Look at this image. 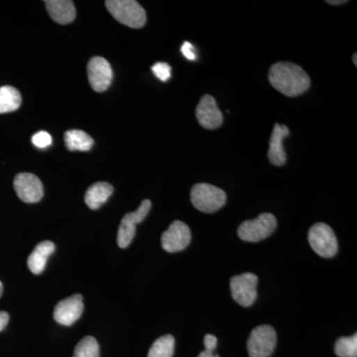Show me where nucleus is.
I'll list each match as a JSON object with an SVG mask.
<instances>
[{
    "label": "nucleus",
    "instance_id": "1",
    "mask_svg": "<svg viewBox=\"0 0 357 357\" xmlns=\"http://www.w3.org/2000/svg\"><path fill=\"white\" fill-rule=\"evenodd\" d=\"M269 82L284 96H298L306 93L311 79L300 66L290 62H278L269 70Z\"/></svg>",
    "mask_w": 357,
    "mask_h": 357
},
{
    "label": "nucleus",
    "instance_id": "2",
    "mask_svg": "<svg viewBox=\"0 0 357 357\" xmlns=\"http://www.w3.org/2000/svg\"><path fill=\"white\" fill-rule=\"evenodd\" d=\"M105 6L110 14L121 24L138 29L146 23L144 8L134 0H107Z\"/></svg>",
    "mask_w": 357,
    "mask_h": 357
},
{
    "label": "nucleus",
    "instance_id": "3",
    "mask_svg": "<svg viewBox=\"0 0 357 357\" xmlns=\"http://www.w3.org/2000/svg\"><path fill=\"white\" fill-rule=\"evenodd\" d=\"M191 202L202 213H213L227 203V194L215 185L202 183L192 188Z\"/></svg>",
    "mask_w": 357,
    "mask_h": 357
},
{
    "label": "nucleus",
    "instance_id": "4",
    "mask_svg": "<svg viewBox=\"0 0 357 357\" xmlns=\"http://www.w3.org/2000/svg\"><path fill=\"white\" fill-rule=\"evenodd\" d=\"M277 227V220L270 213H261L255 220H245L239 225L237 234L246 243H259L273 234Z\"/></svg>",
    "mask_w": 357,
    "mask_h": 357
},
{
    "label": "nucleus",
    "instance_id": "5",
    "mask_svg": "<svg viewBox=\"0 0 357 357\" xmlns=\"http://www.w3.org/2000/svg\"><path fill=\"white\" fill-rule=\"evenodd\" d=\"M310 245L317 255L324 258H332L338 250L337 239L330 225L324 222L312 225L307 234Z\"/></svg>",
    "mask_w": 357,
    "mask_h": 357
},
{
    "label": "nucleus",
    "instance_id": "6",
    "mask_svg": "<svg viewBox=\"0 0 357 357\" xmlns=\"http://www.w3.org/2000/svg\"><path fill=\"white\" fill-rule=\"evenodd\" d=\"M277 344V335L273 326L262 325L251 332L248 342L249 357H269Z\"/></svg>",
    "mask_w": 357,
    "mask_h": 357
},
{
    "label": "nucleus",
    "instance_id": "7",
    "mask_svg": "<svg viewBox=\"0 0 357 357\" xmlns=\"http://www.w3.org/2000/svg\"><path fill=\"white\" fill-rule=\"evenodd\" d=\"M258 277L253 273H243L232 277L230 292L232 299L241 307H250L257 298Z\"/></svg>",
    "mask_w": 357,
    "mask_h": 357
},
{
    "label": "nucleus",
    "instance_id": "8",
    "mask_svg": "<svg viewBox=\"0 0 357 357\" xmlns=\"http://www.w3.org/2000/svg\"><path fill=\"white\" fill-rule=\"evenodd\" d=\"M151 202L144 199L139 208L133 213H126L122 218L117 234V244L119 248H126L132 243L136 234V225L142 222L151 210Z\"/></svg>",
    "mask_w": 357,
    "mask_h": 357
},
{
    "label": "nucleus",
    "instance_id": "9",
    "mask_svg": "<svg viewBox=\"0 0 357 357\" xmlns=\"http://www.w3.org/2000/svg\"><path fill=\"white\" fill-rule=\"evenodd\" d=\"M13 185L18 198L24 203H38L43 198V184L34 174H18L14 178Z\"/></svg>",
    "mask_w": 357,
    "mask_h": 357
},
{
    "label": "nucleus",
    "instance_id": "10",
    "mask_svg": "<svg viewBox=\"0 0 357 357\" xmlns=\"http://www.w3.org/2000/svg\"><path fill=\"white\" fill-rule=\"evenodd\" d=\"M191 241V229L181 220H175L171 223L169 229L163 232L161 237L162 248L170 253L184 250Z\"/></svg>",
    "mask_w": 357,
    "mask_h": 357
},
{
    "label": "nucleus",
    "instance_id": "11",
    "mask_svg": "<svg viewBox=\"0 0 357 357\" xmlns=\"http://www.w3.org/2000/svg\"><path fill=\"white\" fill-rule=\"evenodd\" d=\"M84 312L83 296H70L59 302L54 310V319L63 326H72L81 318Z\"/></svg>",
    "mask_w": 357,
    "mask_h": 357
},
{
    "label": "nucleus",
    "instance_id": "12",
    "mask_svg": "<svg viewBox=\"0 0 357 357\" xmlns=\"http://www.w3.org/2000/svg\"><path fill=\"white\" fill-rule=\"evenodd\" d=\"M112 74L110 64L102 57H93L88 64V77L93 91L98 93L107 91L112 84Z\"/></svg>",
    "mask_w": 357,
    "mask_h": 357
},
{
    "label": "nucleus",
    "instance_id": "13",
    "mask_svg": "<svg viewBox=\"0 0 357 357\" xmlns=\"http://www.w3.org/2000/svg\"><path fill=\"white\" fill-rule=\"evenodd\" d=\"M196 116L199 126L208 130L220 128L223 121L222 112L218 109L215 98L210 95L204 96L199 100Z\"/></svg>",
    "mask_w": 357,
    "mask_h": 357
},
{
    "label": "nucleus",
    "instance_id": "14",
    "mask_svg": "<svg viewBox=\"0 0 357 357\" xmlns=\"http://www.w3.org/2000/svg\"><path fill=\"white\" fill-rule=\"evenodd\" d=\"M290 134V129L286 126L276 123L274 126L273 132L270 138L268 158L272 165L280 167L285 165L287 161V155L284 150L283 140Z\"/></svg>",
    "mask_w": 357,
    "mask_h": 357
},
{
    "label": "nucleus",
    "instance_id": "15",
    "mask_svg": "<svg viewBox=\"0 0 357 357\" xmlns=\"http://www.w3.org/2000/svg\"><path fill=\"white\" fill-rule=\"evenodd\" d=\"M44 3L52 20L59 24H70L76 18V7L70 0H46Z\"/></svg>",
    "mask_w": 357,
    "mask_h": 357
},
{
    "label": "nucleus",
    "instance_id": "16",
    "mask_svg": "<svg viewBox=\"0 0 357 357\" xmlns=\"http://www.w3.org/2000/svg\"><path fill=\"white\" fill-rule=\"evenodd\" d=\"M55 251V244L52 241H42L28 257L27 264L33 274L39 275L44 271L48 258Z\"/></svg>",
    "mask_w": 357,
    "mask_h": 357
},
{
    "label": "nucleus",
    "instance_id": "17",
    "mask_svg": "<svg viewBox=\"0 0 357 357\" xmlns=\"http://www.w3.org/2000/svg\"><path fill=\"white\" fill-rule=\"evenodd\" d=\"M114 192V187L107 182H98L91 185L84 195V202L91 210H98Z\"/></svg>",
    "mask_w": 357,
    "mask_h": 357
},
{
    "label": "nucleus",
    "instance_id": "18",
    "mask_svg": "<svg viewBox=\"0 0 357 357\" xmlns=\"http://www.w3.org/2000/svg\"><path fill=\"white\" fill-rule=\"evenodd\" d=\"M65 143L70 151H89L95 142L84 131L73 129L65 133Z\"/></svg>",
    "mask_w": 357,
    "mask_h": 357
},
{
    "label": "nucleus",
    "instance_id": "19",
    "mask_svg": "<svg viewBox=\"0 0 357 357\" xmlns=\"http://www.w3.org/2000/svg\"><path fill=\"white\" fill-rule=\"evenodd\" d=\"M22 98L18 89L10 86L0 88V114L15 112L20 109Z\"/></svg>",
    "mask_w": 357,
    "mask_h": 357
},
{
    "label": "nucleus",
    "instance_id": "20",
    "mask_svg": "<svg viewBox=\"0 0 357 357\" xmlns=\"http://www.w3.org/2000/svg\"><path fill=\"white\" fill-rule=\"evenodd\" d=\"M175 349V338L167 335L159 337L150 347L148 357H173Z\"/></svg>",
    "mask_w": 357,
    "mask_h": 357
},
{
    "label": "nucleus",
    "instance_id": "21",
    "mask_svg": "<svg viewBox=\"0 0 357 357\" xmlns=\"http://www.w3.org/2000/svg\"><path fill=\"white\" fill-rule=\"evenodd\" d=\"M73 357H100V345L93 337H84L75 349Z\"/></svg>",
    "mask_w": 357,
    "mask_h": 357
},
{
    "label": "nucleus",
    "instance_id": "22",
    "mask_svg": "<svg viewBox=\"0 0 357 357\" xmlns=\"http://www.w3.org/2000/svg\"><path fill=\"white\" fill-rule=\"evenodd\" d=\"M335 354L338 357H357V335L338 338L335 342Z\"/></svg>",
    "mask_w": 357,
    "mask_h": 357
},
{
    "label": "nucleus",
    "instance_id": "23",
    "mask_svg": "<svg viewBox=\"0 0 357 357\" xmlns=\"http://www.w3.org/2000/svg\"><path fill=\"white\" fill-rule=\"evenodd\" d=\"M171 67L167 63L159 62L153 65L152 72L161 82H167L171 77Z\"/></svg>",
    "mask_w": 357,
    "mask_h": 357
},
{
    "label": "nucleus",
    "instance_id": "24",
    "mask_svg": "<svg viewBox=\"0 0 357 357\" xmlns=\"http://www.w3.org/2000/svg\"><path fill=\"white\" fill-rule=\"evenodd\" d=\"M32 143L37 148H46L52 144V136L46 131H39L32 137Z\"/></svg>",
    "mask_w": 357,
    "mask_h": 357
},
{
    "label": "nucleus",
    "instance_id": "25",
    "mask_svg": "<svg viewBox=\"0 0 357 357\" xmlns=\"http://www.w3.org/2000/svg\"><path fill=\"white\" fill-rule=\"evenodd\" d=\"M183 55L189 61H195L197 59L196 49L190 42H185L181 48Z\"/></svg>",
    "mask_w": 357,
    "mask_h": 357
},
{
    "label": "nucleus",
    "instance_id": "26",
    "mask_svg": "<svg viewBox=\"0 0 357 357\" xmlns=\"http://www.w3.org/2000/svg\"><path fill=\"white\" fill-rule=\"evenodd\" d=\"M204 344L206 351H213L218 345V338L213 335H206L204 338Z\"/></svg>",
    "mask_w": 357,
    "mask_h": 357
},
{
    "label": "nucleus",
    "instance_id": "27",
    "mask_svg": "<svg viewBox=\"0 0 357 357\" xmlns=\"http://www.w3.org/2000/svg\"><path fill=\"white\" fill-rule=\"evenodd\" d=\"M9 321V314L6 312H0V332L6 328Z\"/></svg>",
    "mask_w": 357,
    "mask_h": 357
},
{
    "label": "nucleus",
    "instance_id": "28",
    "mask_svg": "<svg viewBox=\"0 0 357 357\" xmlns=\"http://www.w3.org/2000/svg\"><path fill=\"white\" fill-rule=\"evenodd\" d=\"M199 357H220L217 354H213V351H204L199 354Z\"/></svg>",
    "mask_w": 357,
    "mask_h": 357
},
{
    "label": "nucleus",
    "instance_id": "29",
    "mask_svg": "<svg viewBox=\"0 0 357 357\" xmlns=\"http://www.w3.org/2000/svg\"><path fill=\"white\" fill-rule=\"evenodd\" d=\"M328 3H330L331 6H340V4L347 3V1H344V0H337V1H333V0H328Z\"/></svg>",
    "mask_w": 357,
    "mask_h": 357
},
{
    "label": "nucleus",
    "instance_id": "30",
    "mask_svg": "<svg viewBox=\"0 0 357 357\" xmlns=\"http://www.w3.org/2000/svg\"><path fill=\"white\" fill-rule=\"evenodd\" d=\"M2 293H3V285H2L1 282H0V297H1Z\"/></svg>",
    "mask_w": 357,
    "mask_h": 357
},
{
    "label": "nucleus",
    "instance_id": "31",
    "mask_svg": "<svg viewBox=\"0 0 357 357\" xmlns=\"http://www.w3.org/2000/svg\"><path fill=\"white\" fill-rule=\"evenodd\" d=\"M356 56H357V54H354V65H357V61H356Z\"/></svg>",
    "mask_w": 357,
    "mask_h": 357
}]
</instances>
